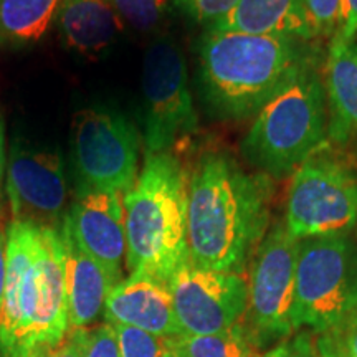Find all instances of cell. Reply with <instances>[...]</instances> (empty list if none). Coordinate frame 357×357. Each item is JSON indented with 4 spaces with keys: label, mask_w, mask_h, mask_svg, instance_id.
Returning a JSON list of instances; mask_svg holds the SVG:
<instances>
[{
    "label": "cell",
    "mask_w": 357,
    "mask_h": 357,
    "mask_svg": "<svg viewBox=\"0 0 357 357\" xmlns=\"http://www.w3.org/2000/svg\"><path fill=\"white\" fill-rule=\"evenodd\" d=\"M174 311L182 334L204 336L238 324L248 307L243 275L213 271L185 261L169 281Z\"/></svg>",
    "instance_id": "11"
},
{
    "label": "cell",
    "mask_w": 357,
    "mask_h": 357,
    "mask_svg": "<svg viewBox=\"0 0 357 357\" xmlns=\"http://www.w3.org/2000/svg\"><path fill=\"white\" fill-rule=\"evenodd\" d=\"M255 357H324L311 331H300Z\"/></svg>",
    "instance_id": "26"
},
{
    "label": "cell",
    "mask_w": 357,
    "mask_h": 357,
    "mask_svg": "<svg viewBox=\"0 0 357 357\" xmlns=\"http://www.w3.org/2000/svg\"><path fill=\"white\" fill-rule=\"evenodd\" d=\"M123 22L139 32H149L160 24L167 10V0H109Z\"/></svg>",
    "instance_id": "21"
},
{
    "label": "cell",
    "mask_w": 357,
    "mask_h": 357,
    "mask_svg": "<svg viewBox=\"0 0 357 357\" xmlns=\"http://www.w3.org/2000/svg\"><path fill=\"white\" fill-rule=\"evenodd\" d=\"M83 357H121L118 339L109 323L82 329Z\"/></svg>",
    "instance_id": "25"
},
{
    "label": "cell",
    "mask_w": 357,
    "mask_h": 357,
    "mask_svg": "<svg viewBox=\"0 0 357 357\" xmlns=\"http://www.w3.org/2000/svg\"><path fill=\"white\" fill-rule=\"evenodd\" d=\"M357 312V243L351 234L298 240L294 324L328 334Z\"/></svg>",
    "instance_id": "6"
},
{
    "label": "cell",
    "mask_w": 357,
    "mask_h": 357,
    "mask_svg": "<svg viewBox=\"0 0 357 357\" xmlns=\"http://www.w3.org/2000/svg\"><path fill=\"white\" fill-rule=\"evenodd\" d=\"M50 357H83L82 329H73L50 349Z\"/></svg>",
    "instance_id": "29"
},
{
    "label": "cell",
    "mask_w": 357,
    "mask_h": 357,
    "mask_svg": "<svg viewBox=\"0 0 357 357\" xmlns=\"http://www.w3.org/2000/svg\"><path fill=\"white\" fill-rule=\"evenodd\" d=\"M182 357H255V346L248 336L247 326L238 323L230 329L204 336L171 337Z\"/></svg>",
    "instance_id": "20"
},
{
    "label": "cell",
    "mask_w": 357,
    "mask_h": 357,
    "mask_svg": "<svg viewBox=\"0 0 357 357\" xmlns=\"http://www.w3.org/2000/svg\"><path fill=\"white\" fill-rule=\"evenodd\" d=\"M146 153H169L197 129V113L189 88L187 61L171 38H158L142 61Z\"/></svg>",
    "instance_id": "9"
},
{
    "label": "cell",
    "mask_w": 357,
    "mask_h": 357,
    "mask_svg": "<svg viewBox=\"0 0 357 357\" xmlns=\"http://www.w3.org/2000/svg\"><path fill=\"white\" fill-rule=\"evenodd\" d=\"M123 194L106 190H77L63 225L89 257L105 268L118 284L126 261Z\"/></svg>",
    "instance_id": "13"
},
{
    "label": "cell",
    "mask_w": 357,
    "mask_h": 357,
    "mask_svg": "<svg viewBox=\"0 0 357 357\" xmlns=\"http://www.w3.org/2000/svg\"><path fill=\"white\" fill-rule=\"evenodd\" d=\"M61 252H63L66 300H68L70 331L88 329L105 314L106 298L114 283L105 268L89 257L75 242L61 223Z\"/></svg>",
    "instance_id": "15"
},
{
    "label": "cell",
    "mask_w": 357,
    "mask_h": 357,
    "mask_svg": "<svg viewBox=\"0 0 357 357\" xmlns=\"http://www.w3.org/2000/svg\"><path fill=\"white\" fill-rule=\"evenodd\" d=\"M305 61L301 40L208 29L200 43L205 101L223 119L252 118Z\"/></svg>",
    "instance_id": "3"
},
{
    "label": "cell",
    "mask_w": 357,
    "mask_h": 357,
    "mask_svg": "<svg viewBox=\"0 0 357 357\" xmlns=\"http://www.w3.org/2000/svg\"><path fill=\"white\" fill-rule=\"evenodd\" d=\"M50 349L52 347H47V346L33 347L32 351L26 352L25 357H50Z\"/></svg>",
    "instance_id": "33"
},
{
    "label": "cell",
    "mask_w": 357,
    "mask_h": 357,
    "mask_svg": "<svg viewBox=\"0 0 357 357\" xmlns=\"http://www.w3.org/2000/svg\"><path fill=\"white\" fill-rule=\"evenodd\" d=\"M328 98V139L357 141V43L333 45L324 68Z\"/></svg>",
    "instance_id": "17"
},
{
    "label": "cell",
    "mask_w": 357,
    "mask_h": 357,
    "mask_svg": "<svg viewBox=\"0 0 357 357\" xmlns=\"http://www.w3.org/2000/svg\"><path fill=\"white\" fill-rule=\"evenodd\" d=\"M109 324L132 326L160 339L181 336L169 284L149 275H129L111 289L105 305Z\"/></svg>",
    "instance_id": "14"
},
{
    "label": "cell",
    "mask_w": 357,
    "mask_h": 357,
    "mask_svg": "<svg viewBox=\"0 0 357 357\" xmlns=\"http://www.w3.org/2000/svg\"><path fill=\"white\" fill-rule=\"evenodd\" d=\"M284 225L296 240L351 234L357 225V167L318 151L293 172Z\"/></svg>",
    "instance_id": "7"
},
{
    "label": "cell",
    "mask_w": 357,
    "mask_h": 357,
    "mask_svg": "<svg viewBox=\"0 0 357 357\" xmlns=\"http://www.w3.org/2000/svg\"><path fill=\"white\" fill-rule=\"evenodd\" d=\"M121 357H162V339L132 326L111 324Z\"/></svg>",
    "instance_id": "22"
},
{
    "label": "cell",
    "mask_w": 357,
    "mask_h": 357,
    "mask_svg": "<svg viewBox=\"0 0 357 357\" xmlns=\"http://www.w3.org/2000/svg\"><path fill=\"white\" fill-rule=\"evenodd\" d=\"M6 172L13 222L60 229L68 195L60 155L15 142Z\"/></svg>",
    "instance_id": "12"
},
{
    "label": "cell",
    "mask_w": 357,
    "mask_h": 357,
    "mask_svg": "<svg viewBox=\"0 0 357 357\" xmlns=\"http://www.w3.org/2000/svg\"><path fill=\"white\" fill-rule=\"evenodd\" d=\"M182 3L199 24L213 26L229 15L238 0H182Z\"/></svg>",
    "instance_id": "27"
},
{
    "label": "cell",
    "mask_w": 357,
    "mask_h": 357,
    "mask_svg": "<svg viewBox=\"0 0 357 357\" xmlns=\"http://www.w3.org/2000/svg\"><path fill=\"white\" fill-rule=\"evenodd\" d=\"M298 240L278 220L263 236L248 281V336L253 346L284 341L298 331L294 324Z\"/></svg>",
    "instance_id": "8"
},
{
    "label": "cell",
    "mask_w": 357,
    "mask_h": 357,
    "mask_svg": "<svg viewBox=\"0 0 357 357\" xmlns=\"http://www.w3.org/2000/svg\"><path fill=\"white\" fill-rule=\"evenodd\" d=\"M63 0H0V47L38 42Z\"/></svg>",
    "instance_id": "19"
},
{
    "label": "cell",
    "mask_w": 357,
    "mask_h": 357,
    "mask_svg": "<svg viewBox=\"0 0 357 357\" xmlns=\"http://www.w3.org/2000/svg\"><path fill=\"white\" fill-rule=\"evenodd\" d=\"M7 275V231L0 229V307L3 300V288H6Z\"/></svg>",
    "instance_id": "30"
},
{
    "label": "cell",
    "mask_w": 357,
    "mask_h": 357,
    "mask_svg": "<svg viewBox=\"0 0 357 357\" xmlns=\"http://www.w3.org/2000/svg\"><path fill=\"white\" fill-rule=\"evenodd\" d=\"M273 185L227 153H207L187 185V245L195 266L243 275L270 225Z\"/></svg>",
    "instance_id": "1"
},
{
    "label": "cell",
    "mask_w": 357,
    "mask_h": 357,
    "mask_svg": "<svg viewBox=\"0 0 357 357\" xmlns=\"http://www.w3.org/2000/svg\"><path fill=\"white\" fill-rule=\"evenodd\" d=\"M324 357H357V312L341 328L318 339Z\"/></svg>",
    "instance_id": "24"
},
{
    "label": "cell",
    "mask_w": 357,
    "mask_h": 357,
    "mask_svg": "<svg viewBox=\"0 0 357 357\" xmlns=\"http://www.w3.org/2000/svg\"><path fill=\"white\" fill-rule=\"evenodd\" d=\"M311 37H334L339 25L341 0H303Z\"/></svg>",
    "instance_id": "23"
},
{
    "label": "cell",
    "mask_w": 357,
    "mask_h": 357,
    "mask_svg": "<svg viewBox=\"0 0 357 357\" xmlns=\"http://www.w3.org/2000/svg\"><path fill=\"white\" fill-rule=\"evenodd\" d=\"M211 29L289 37L301 42L312 38L303 0H238L229 15Z\"/></svg>",
    "instance_id": "18"
},
{
    "label": "cell",
    "mask_w": 357,
    "mask_h": 357,
    "mask_svg": "<svg viewBox=\"0 0 357 357\" xmlns=\"http://www.w3.org/2000/svg\"><path fill=\"white\" fill-rule=\"evenodd\" d=\"M162 357H182L174 346L172 339H162Z\"/></svg>",
    "instance_id": "32"
},
{
    "label": "cell",
    "mask_w": 357,
    "mask_h": 357,
    "mask_svg": "<svg viewBox=\"0 0 357 357\" xmlns=\"http://www.w3.org/2000/svg\"><path fill=\"white\" fill-rule=\"evenodd\" d=\"M56 20L66 48L83 56L100 55L124 30L109 0H63Z\"/></svg>",
    "instance_id": "16"
},
{
    "label": "cell",
    "mask_w": 357,
    "mask_h": 357,
    "mask_svg": "<svg viewBox=\"0 0 357 357\" xmlns=\"http://www.w3.org/2000/svg\"><path fill=\"white\" fill-rule=\"evenodd\" d=\"M70 333L60 229L13 222L7 229V275L0 307L2 357L53 347Z\"/></svg>",
    "instance_id": "2"
},
{
    "label": "cell",
    "mask_w": 357,
    "mask_h": 357,
    "mask_svg": "<svg viewBox=\"0 0 357 357\" xmlns=\"http://www.w3.org/2000/svg\"><path fill=\"white\" fill-rule=\"evenodd\" d=\"M357 37V0H341L339 25L331 40L333 45L354 43Z\"/></svg>",
    "instance_id": "28"
},
{
    "label": "cell",
    "mask_w": 357,
    "mask_h": 357,
    "mask_svg": "<svg viewBox=\"0 0 357 357\" xmlns=\"http://www.w3.org/2000/svg\"><path fill=\"white\" fill-rule=\"evenodd\" d=\"M187 185L189 176L176 155H147L123 197L129 275H149L169 284L189 261Z\"/></svg>",
    "instance_id": "4"
},
{
    "label": "cell",
    "mask_w": 357,
    "mask_h": 357,
    "mask_svg": "<svg viewBox=\"0 0 357 357\" xmlns=\"http://www.w3.org/2000/svg\"><path fill=\"white\" fill-rule=\"evenodd\" d=\"M328 123L324 82L306 60L258 111L240 153L257 172L284 177L326 144Z\"/></svg>",
    "instance_id": "5"
},
{
    "label": "cell",
    "mask_w": 357,
    "mask_h": 357,
    "mask_svg": "<svg viewBox=\"0 0 357 357\" xmlns=\"http://www.w3.org/2000/svg\"><path fill=\"white\" fill-rule=\"evenodd\" d=\"M3 172H6V136H3V124L0 119V184L3 181Z\"/></svg>",
    "instance_id": "31"
},
{
    "label": "cell",
    "mask_w": 357,
    "mask_h": 357,
    "mask_svg": "<svg viewBox=\"0 0 357 357\" xmlns=\"http://www.w3.org/2000/svg\"><path fill=\"white\" fill-rule=\"evenodd\" d=\"M78 190L126 194L137 178L139 139L123 114L106 108L79 111L73 124Z\"/></svg>",
    "instance_id": "10"
}]
</instances>
